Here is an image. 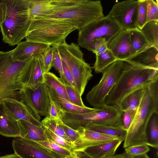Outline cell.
<instances>
[{"mask_svg": "<svg viewBox=\"0 0 158 158\" xmlns=\"http://www.w3.org/2000/svg\"><path fill=\"white\" fill-rule=\"evenodd\" d=\"M104 17L99 0H52L50 7L32 21L25 38L52 46Z\"/></svg>", "mask_w": 158, "mask_h": 158, "instance_id": "1", "label": "cell"}, {"mask_svg": "<svg viewBox=\"0 0 158 158\" xmlns=\"http://www.w3.org/2000/svg\"><path fill=\"white\" fill-rule=\"evenodd\" d=\"M3 17L0 25L4 43L14 46L26 35L32 21L29 0H2Z\"/></svg>", "mask_w": 158, "mask_h": 158, "instance_id": "2", "label": "cell"}, {"mask_svg": "<svg viewBox=\"0 0 158 158\" xmlns=\"http://www.w3.org/2000/svg\"><path fill=\"white\" fill-rule=\"evenodd\" d=\"M157 79L158 69L125 63L116 84L106 98V104L120 107L130 94Z\"/></svg>", "mask_w": 158, "mask_h": 158, "instance_id": "3", "label": "cell"}, {"mask_svg": "<svg viewBox=\"0 0 158 158\" xmlns=\"http://www.w3.org/2000/svg\"><path fill=\"white\" fill-rule=\"evenodd\" d=\"M158 112V79L146 88L134 118L127 131L123 148L147 144V130L153 114Z\"/></svg>", "mask_w": 158, "mask_h": 158, "instance_id": "4", "label": "cell"}, {"mask_svg": "<svg viewBox=\"0 0 158 158\" xmlns=\"http://www.w3.org/2000/svg\"><path fill=\"white\" fill-rule=\"evenodd\" d=\"M123 111L120 107L106 105L94 111L84 113L65 112L61 118L66 124L78 130L89 123L113 127H123Z\"/></svg>", "mask_w": 158, "mask_h": 158, "instance_id": "5", "label": "cell"}, {"mask_svg": "<svg viewBox=\"0 0 158 158\" xmlns=\"http://www.w3.org/2000/svg\"><path fill=\"white\" fill-rule=\"evenodd\" d=\"M61 59L66 64L73 78L77 92L83 94L88 81L93 76L90 66L85 61L79 46L65 41L56 44Z\"/></svg>", "mask_w": 158, "mask_h": 158, "instance_id": "6", "label": "cell"}, {"mask_svg": "<svg viewBox=\"0 0 158 158\" xmlns=\"http://www.w3.org/2000/svg\"><path fill=\"white\" fill-rule=\"evenodd\" d=\"M12 50L0 60V103L6 98L20 100V92L24 87L22 78L24 67L32 57L22 62L13 60Z\"/></svg>", "mask_w": 158, "mask_h": 158, "instance_id": "7", "label": "cell"}, {"mask_svg": "<svg viewBox=\"0 0 158 158\" xmlns=\"http://www.w3.org/2000/svg\"><path fill=\"white\" fill-rule=\"evenodd\" d=\"M125 64L123 60H117L102 72L99 82L86 96L87 102L94 108H99L106 105V98L116 84Z\"/></svg>", "mask_w": 158, "mask_h": 158, "instance_id": "8", "label": "cell"}, {"mask_svg": "<svg viewBox=\"0 0 158 158\" xmlns=\"http://www.w3.org/2000/svg\"><path fill=\"white\" fill-rule=\"evenodd\" d=\"M122 29L107 15L90 23L79 31L78 45L90 51L92 44L95 39L105 38L107 42Z\"/></svg>", "mask_w": 158, "mask_h": 158, "instance_id": "9", "label": "cell"}, {"mask_svg": "<svg viewBox=\"0 0 158 158\" xmlns=\"http://www.w3.org/2000/svg\"><path fill=\"white\" fill-rule=\"evenodd\" d=\"M19 97L38 120H40L41 116H47L51 99L49 87L45 83L24 87L20 91Z\"/></svg>", "mask_w": 158, "mask_h": 158, "instance_id": "10", "label": "cell"}, {"mask_svg": "<svg viewBox=\"0 0 158 158\" xmlns=\"http://www.w3.org/2000/svg\"><path fill=\"white\" fill-rule=\"evenodd\" d=\"M139 6V0L118 2L114 5L107 15L122 29L136 28Z\"/></svg>", "mask_w": 158, "mask_h": 158, "instance_id": "11", "label": "cell"}, {"mask_svg": "<svg viewBox=\"0 0 158 158\" xmlns=\"http://www.w3.org/2000/svg\"><path fill=\"white\" fill-rule=\"evenodd\" d=\"M12 146L20 158H57L36 142L20 137L13 139Z\"/></svg>", "mask_w": 158, "mask_h": 158, "instance_id": "12", "label": "cell"}, {"mask_svg": "<svg viewBox=\"0 0 158 158\" xmlns=\"http://www.w3.org/2000/svg\"><path fill=\"white\" fill-rule=\"evenodd\" d=\"M43 53L32 57L25 66L22 78L24 87H31L44 83V69L42 60Z\"/></svg>", "mask_w": 158, "mask_h": 158, "instance_id": "13", "label": "cell"}, {"mask_svg": "<svg viewBox=\"0 0 158 158\" xmlns=\"http://www.w3.org/2000/svg\"><path fill=\"white\" fill-rule=\"evenodd\" d=\"M107 47L117 60L124 61L135 54L128 30L122 29L107 42Z\"/></svg>", "mask_w": 158, "mask_h": 158, "instance_id": "14", "label": "cell"}, {"mask_svg": "<svg viewBox=\"0 0 158 158\" xmlns=\"http://www.w3.org/2000/svg\"><path fill=\"white\" fill-rule=\"evenodd\" d=\"M1 102L3 103L12 117L17 121H24L37 126H43L41 121L35 117L21 100L6 98Z\"/></svg>", "mask_w": 158, "mask_h": 158, "instance_id": "15", "label": "cell"}, {"mask_svg": "<svg viewBox=\"0 0 158 158\" xmlns=\"http://www.w3.org/2000/svg\"><path fill=\"white\" fill-rule=\"evenodd\" d=\"M12 50L11 56L15 61L22 62L30 57L44 52L51 46L40 43L26 40L17 44Z\"/></svg>", "mask_w": 158, "mask_h": 158, "instance_id": "16", "label": "cell"}, {"mask_svg": "<svg viewBox=\"0 0 158 158\" xmlns=\"http://www.w3.org/2000/svg\"><path fill=\"white\" fill-rule=\"evenodd\" d=\"M77 131L80 134L81 138L75 145L74 149L76 152H82L87 147L103 144L119 137L98 132L85 128H81Z\"/></svg>", "mask_w": 158, "mask_h": 158, "instance_id": "17", "label": "cell"}, {"mask_svg": "<svg viewBox=\"0 0 158 158\" xmlns=\"http://www.w3.org/2000/svg\"><path fill=\"white\" fill-rule=\"evenodd\" d=\"M124 61L133 64L158 69V49L150 45Z\"/></svg>", "mask_w": 158, "mask_h": 158, "instance_id": "18", "label": "cell"}, {"mask_svg": "<svg viewBox=\"0 0 158 158\" xmlns=\"http://www.w3.org/2000/svg\"><path fill=\"white\" fill-rule=\"evenodd\" d=\"M125 137H120L100 145L87 147L82 152L89 158H106L114 155L117 149Z\"/></svg>", "mask_w": 158, "mask_h": 158, "instance_id": "19", "label": "cell"}, {"mask_svg": "<svg viewBox=\"0 0 158 158\" xmlns=\"http://www.w3.org/2000/svg\"><path fill=\"white\" fill-rule=\"evenodd\" d=\"M18 121L10 114L3 103H0V134L6 137H20Z\"/></svg>", "mask_w": 158, "mask_h": 158, "instance_id": "20", "label": "cell"}, {"mask_svg": "<svg viewBox=\"0 0 158 158\" xmlns=\"http://www.w3.org/2000/svg\"><path fill=\"white\" fill-rule=\"evenodd\" d=\"M20 128V137L36 142L48 139L43 126L35 125L28 122L18 121Z\"/></svg>", "mask_w": 158, "mask_h": 158, "instance_id": "21", "label": "cell"}, {"mask_svg": "<svg viewBox=\"0 0 158 158\" xmlns=\"http://www.w3.org/2000/svg\"><path fill=\"white\" fill-rule=\"evenodd\" d=\"M49 93L51 99L55 101L65 112L84 113L95 110L96 108L87 106L81 107L76 105L56 93L49 87Z\"/></svg>", "mask_w": 158, "mask_h": 158, "instance_id": "22", "label": "cell"}, {"mask_svg": "<svg viewBox=\"0 0 158 158\" xmlns=\"http://www.w3.org/2000/svg\"><path fill=\"white\" fill-rule=\"evenodd\" d=\"M147 86L142 87L134 91L123 100L120 106L123 111L127 110H137Z\"/></svg>", "mask_w": 158, "mask_h": 158, "instance_id": "23", "label": "cell"}, {"mask_svg": "<svg viewBox=\"0 0 158 158\" xmlns=\"http://www.w3.org/2000/svg\"><path fill=\"white\" fill-rule=\"evenodd\" d=\"M43 76L44 83L48 87L52 89L58 94L69 101L65 85L60 78L49 72L44 73Z\"/></svg>", "mask_w": 158, "mask_h": 158, "instance_id": "24", "label": "cell"}, {"mask_svg": "<svg viewBox=\"0 0 158 158\" xmlns=\"http://www.w3.org/2000/svg\"><path fill=\"white\" fill-rule=\"evenodd\" d=\"M84 128L98 132L118 137H125L127 133V131L123 127H113L93 123H88Z\"/></svg>", "mask_w": 158, "mask_h": 158, "instance_id": "25", "label": "cell"}, {"mask_svg": "<svg viewBox=\"0 0 158 158\" xmlns=\"http://www.w3.org/2000/svg\"><path fill=\"white\" fill-rule=\"evenodd\" d=\"M147 135L148 146L157 148L158 147V112L154 113L148 124Z\"/></svg>", "mask_w": 158, "mask_h": 158, "instance_id": "26", "label": "cell"}, {"mask_svg": "<svg viewBox=\"0 0 158 158\" xmlns=\"http://www.w3.org/2000/svg\"><path fill=\"white\" fill-rule=\"evenodd\" d=\"M140 31L149 44L158 49V20L147 22Z\"/></svg>", "mask_w": 158, "mask_h": 158, "instance_id": "27", "label": "cell"}, {"mask_svg": "<svg viewBox=\"0 0 158 158\" xmlns=\"http://www.w3.org/2000/svg\"><path fill=\"white\" fill-rule=\"evenodd\" d=\"M128 30L131 45L135 54L150 46L140 30L136 28Z\"/></svg>", "mask_w": 158, "mask_h": 158, "instance_id": "28", "label": "cell"}, {"mask_svg": "<svg viewBox=\"0 0 158 158\" xmlns=\"http://www.w3.org/2000/svg\"><path fill=\"white\" fill-rule=\"evenodd\" d=\"M57 158H64L73 154V152L66 149L50 139L44 141L36 142Z\"/></svg>", "mask_w": 158, "mask_h": 158, "instance_id": "29", "label": "cell"}, {"mask_svg": "<svg viewBox=\"0 0 158 158\" xmlns=\"http://www.w3.org/2000/svg\"><path fill=\"white\" fill-rule=\"evenodd\" d=\"M116 60V58L108 49L104 53L96 55L93 68L96 73H102L106 68Z\"/></svg>", "mask_w": 158, "mask_h": 158, "instance_id": "30", "label": "cell"}, {"mask_svg": "<svg viewBox=\"0 0 158 158\" xmlns=\"http://www.w3.org/2000/svg\"><path fill=\"white\" fill-rule=\"evenodd\" d=\"M41 122L43 126L47 127L55 134L70 142L65 135L63 129L59 123L58 119H50L47 117H45Z\"/></svg>", "mask_w": 158, "mask_h": 158, "instance_id": "31", "label": "cell"}, {"mask_svg": "<svg viewBox=\"0 0 158 158\" xmlns=\"http://www.w3.org/2000/svg\"><path fill=\"white\" fill-rule=\"evenodd\" d=\"M44 127L48 139L73 152H75L73 145L71 143L68 142L63 138L55 134L47 127Z\"/></svg>", "mask_w": 158, "mask_h": 158, "instance_id": "32", "label": "cell"}, {"mask_svg": "<svg viewBox=\"0 0 158 158\" xmlns=\"http://www.w3.org/2000/svg\"><path fill=\"white\" fill-rule=\"evenodd\" d=\"M150 149L146 144L129 146L125 148L124 154L127 158L147 154Z\"/></svg>", "mask_w": 158, "mask_h": 158, "instance_id": "33", "label": "cell"}, {"mask_svg": "<svg viewBox=\"0 0 158 158\" xmlns=\"http://www.w3.org/2000/svg\"><path fill=\"white\" fill-rule=\"evenodd\" d=\"M58 120L62 127L65 135L73 144L74 148V145L81 140V136L80 133L77 130L73 129L65 124L61 119H59Z\"/></svg>", "mask_w": 158, "mask_h": 158, "instance_id": "34", "label": "cell"}, {"mask_svg": "<svg viewBox=\"0 0 158 158\" xmlns=\"http://www.w3.org/2000/svg\"><path fill=\"white\" fill-rule=\"evenodd\" d=\"M137 27L141 30L146 23L147 19V7L146 0H139Z\"/></svg>", "mask_w": 158, "mask_h": 158, "instance_id": "35", "label": "cell"}, {"mask_svg": "<svg viewBox=\"0 0 158 158\" xmlns=\"http://www.w3.org/2000/svg\"><path fill=\"white\" fill-rule=\"evenodd\" d=\"M154 0H146L147 7V22L153 20H158V4Z\"/></svg>", "mask_w": 158, "mask_h": 158, "instance_id": "36", "label": "cell"}, {"mask_svg": "<svg viewBox=\"0 0 158 158\" xmlns=\"http://www.w3.org/2000/svg\"><path fill=\"white\" fill-rule=\"evenodd\" d=\"M53 48V65L59 73L60 78L65 85V81L64 76L61 59L56 44L52 46Z\"/></svg>", "mask_w": 158, "mask_h": 158, "instance_id": "37", "label": "cell"}, {"mask_svg": "<svg viewBox=\"0 0 158 158\" xmlns=\"http://www.w3.org/2000/svg\"><path fill=\"white\" fill-rule=\"evenodd\" d=\"M107 41L105 38H100L95 39L92 44L91 50L96 55L104 53L107 49Z\"/></svg>", "mask_w": 158, "mask_h": 158, "instance_id": "38", "label": "cell"}, {"mask_svg": "<svg viewBox=\"0 0 158 158\" xmlns=\"http://www.w3.org/2000/svg\"><path fill=\"white\" fill-rule=\"evenodd\" d=\"M64 113L65 112L60 107L57 103L51 99L48 115L46 117L50 119H61Z\"/></svg>", "mask_w": 158, "mask_h": 158, "instance_id": "39", "label": "cell"}, {"mask_svg": "<svg viewBox=\"0 0 158 158\" xmlns=\"http://www.w3.org/2000/svg\"><path fill=\"white\" fill-rule=\"evenodd\" d=\"M69 101L78 106L85 107L81 99V96L71 86L65 85Z\"/></svg>", "mask_w": 158, "mask_h": 158, "instance_id": "40", "label": "cell"}, {"mask_svg": "<svg viewBox=\"0 0 158 158\" xmlns=\"http://www.w3.org/2000/svg\"><path fill=\"white\" fill-rule=\"evenodd\" d=\"M53 48L50 47L42 54V60L43 63L44 73L49 72L53 65Z\"/></svg>", "mask_w": 158, "mask_h": 158, "instance_id": "41", "label": "cell"}, {"mask_svg": "<svg viewBox=\"0 0 158 158\" xmlns=\"http://www.w3.org/2000/svg\"><path fill=\"white\" fill-rule=\"evenodd\" d=\"M136 111L127 110L123 111L122 117L123 126L127 131L134 118Z\"/></svg>", "mask_w": 158, "mask_h": 158, "instance_id": "42", "label": "cell"}, {"mask_svg": "<svg viewBox=\"0 0 158 158\" xmlns=\"http://www.w3.org/2000/svg\"><path fill=\"white\" fill-rule=\"evenodd\" d=\"M65 85H68L77 91L76 86L73 76L65 62L61 59Z\"/></svg>", "mask_w": 158, "mask_h": 158, "instance_id": "43", "label": "cell"}, {"mask_svg": "<svg viewBox=\"0 0 158 158\" xmlns=\"http://www.w3.org/2000/svg\"><path fill=\"white\" fill-rule=\"evenodd\" d=\"M3 11L2 0H0V25L2 23L3 19Z\"/></svg>", "mask_w": 158, "mask_h": 158, "instance_id": "44", "label": "cell"}, {"mask_svg": "<svg viewBox=\"0 0 158 158\" xmlns=\"http://www.w3.org/2000/svg\"><path fill=\"white\" fill-rule=\"evenodd\" d=\"M0 158H20L15 153L13 154L7 155L5 156H1Z\"/></svg>", "mask_w": 158, "mask_h": 158, "instance_id": "45", "label": "cell"}, {"mask_svg": "<svg viewBox=\"0 0 158 158\" xmlns=\"http://www.w3.org/2000/svg\"><path fill=\"white\" fill-rule=\"evenodd\" d=\"M106 158H127L124 153L114 155Z\"/></svg>", "mask_w": 158, "mask_h": 158, "instance_id": "46", "label": "cell"}, {"mask_svg": "<svg viewBox=\"0 0 158 158\" xmlns=\"http://www.w3.org/2000/svg\"><path fill=\"white\" fill-rule=\"evenodd\" d=\"M129 158H150L147 154L136 156Z\"/></svg>", "mask_w": 158, "mask_h": 158, "instance_id": "47", "label": "cell"}, {"mask_svg": "<svg viewBox=\"0 0 158 158\" xmlns=\"http://www.w3.org/2000/svg\"><path fill=\"white\" fill-rule=\"evenodd\" d=\"M64 158H80L76 154L75 152L71 155L65 157Z\"/></svg>", "mask_w": 158, "mask_h": 158, "instance_id": "48", "label": "cell"}, {"mask_svg": "<svg viewBox=\"0 0 158 158\" xmlns=\"http://www.w3.org/2000/svg\"><path fill=\"white\" fill-rule=\"evenodd\" d=\"M7 52H5L0 51V60L2 59L7 54Z\"/></svg>", "mask_w": 158, "mask_h": 158, "instance_id": "49", "label": "cell"}]
</instances>
